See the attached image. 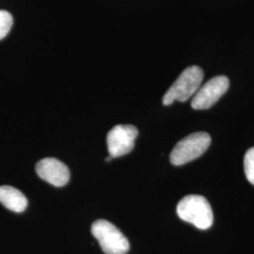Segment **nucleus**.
<instances>
[{"label":"nucleus","instance_id":"nucleus-1","mask_svg":"<svg viewBox=\"0 0 254 254\" xmlns=\"http://www.w3.org/2000/svg\"><path fill=\"white\" fill-rule=\"evenodd\" d=\"M177 215L182 220L191 223L200 230H206L214 221L213 210L203 196L189 195L177 204Z\"/></svg>","mask_w":254,"mask_h":254},{"label":"nucleus","instance_id":"nucleus-2","mask_svg":"<svg viewBox=\"0 0 254 254\" xmlns=\"http://www.w3.org/2000/svg\"><path fill=\"white\" fill-rule=\"evenodd\" d=\"M202 79L203 71L200 67L190 66L187 68L165 93L164 105L170 106L175 101L186 102L189 100L200 89Z\"/></svg>","mask_w":254,"mask_h":254},{"label":"nucleus","instance_id":"nucleus-3","mask_svg":"<svg viewBox=\"0 0 254 254\" xmlns=\"http://www.w3.org/2000/svg\"><path fill=\"white\" fill-rule=\"evenodd\" d=\"M91 234L106 254H127L130 249L127 237L108 220L98 219L93 222Z\"/></svg>","mask_w":254,"mask_h":254},{"label":"nucleus","instance_id":"nucleus-4","mask_svg":"<svg viewBox=\"0 0 254 254\" xmlns=\"http://www.w3.org/2000/svg\"><path fill=\"white\" fill-rule=\"evenodd\" d=\"M211 144V136L205 132L193 133L184 137L171 154V162L174 166H182L197 159L204 154Z\"/></svg>","mask_w":254,"mask_h":254},{"label":"nucleus","instance_id":"nucleus-5","mask_svg":"<svg viewBox=\"0 0 254 254\" xmlns=\"http://www.w3.org/2000/svg\"><path fill=\"white\" fill-rule=\"evenodd\" d=\"M230 87V80L225 75H218L206 82L195 93L191 101L192 109L203 110L212 108Z\"/></svg>","mask_w":254,"mask_h":254},{"label":"nucleus","instance_id":"nucleus-6","mask_svg":"<svg viewBox=\"0 0 254 254\" xmlns=\"http://www.w3.org/2000/svg\"><path fill=\"white\" fill-rule=\"evenodd\" d=\"M137 135V128L131 125H119L113 127L107 137L109 155L115 158L129 154L135 147Z\"/></svg>","mask_w":254,"mask_h":254},{"label":"nucleus","instance_id":"nucleus-7","mask_svg":"<svg viewBox=\"0 0 254 254\" xmlns=\"http://www.w3.org/2000/svg\"><path fill=\"white\" fill-rule=\"evenodd\" d=\"M36 173L40 178L55 187H64L70 180L68 167L57 158L46 157L36 164Z\"/></svg>","mask_w":254,"mask_h":254},{"label":"nucleus","instance_id":"nucleus-8","mask_svg":"<svg viewBox=\"0 0 254 254\" xmlns=\"http://www.w3.org/2000/svg\"><path fill=\"white\" fill-rule=\"evenodd\" d=\"M0 202L15 213H21L27 207V197L21 191L9 186L0 187Z\"/></svg>","mask_w":254,"mask_h":254},{"label":"nucleus","instance_id":"nucleus-9","mask_svg":"<svg viewBox=\"0 0 254 254\" xmlns=\"http://www.w3.org/2000/svg\"><path fill=\"white\" fill-rule=\"evenodd\" d=\"M244 170L248 181L254 186V147L247 151L244 157Z\"/></svg>","mask_w":254,"mask_h":254},{"label":"nucleus","instance_id":"nucleus-10","mask_svg":"<svg viewBox=\"0 0 254 254\" xmlns=\"http://www.w3.org/2000/svg\"><path fill=\"white\" fill-rule=\"evenodd\" d=\"M13 19L7 10H0V41L8 35L12 27Z\"/></svg>","mask_w":254,"mask_h":254},{"label":"nucleus","instance_id":"nucleus-11","mask_svg":"<svg viewBox=\"0 0 254 254\" xmlns=\"http://www.w3.org/2000/svg\"><path fill=\"white\" fill-rule=\"evenodd\" d=\"M111 159H112V157H111V156H110V155H109V156H108V157H107V158H106V161H107V162H109V161H110V160H111Z\"/></svg>","mask_w":254,"mask_h":254}]
</instances>
